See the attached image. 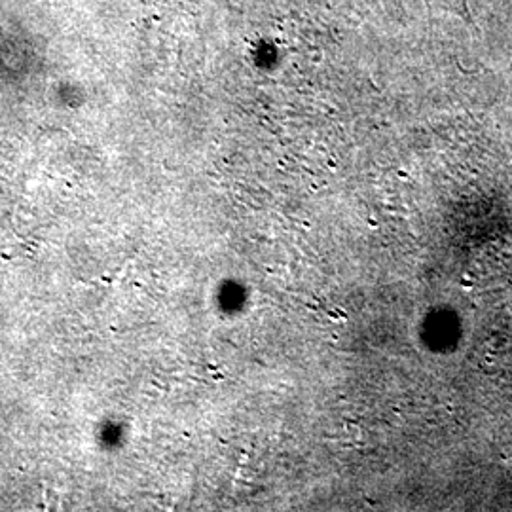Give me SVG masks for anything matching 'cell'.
<instances>
[{"mask_svg": "<svg viewBox=\"0 0 512 512\" xmlns=\"http://www.w3.org/2000/svg\"><path fill=\"white\" fill-rule=\"evenodd\" d=\"M440 4L442 8L458 14L459 18L469 19V6H467V0H433Z\"/></svg>", "mask_w": 512, "mask_h": 512, "instance_id": "cell-1", "label": "cell"}]
</instances>
